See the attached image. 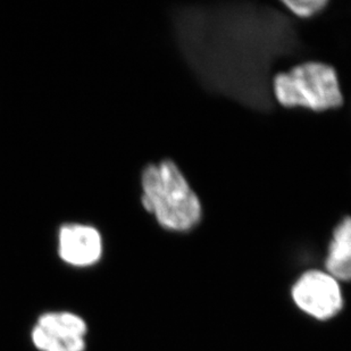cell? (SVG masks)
<instances>
[{
    "label": "cell",
    "instance_id": "cell-4",
    "mask_svg": "<svg viewBox=\"0 0 351 351\" xmlns=\"http://www.w3.org/2000/svg\"><path fill=\"white\" fill-rule=\"evenodd\" d=\"M291 298L298 309L317 321L335 318L345 305L340 282L319 269L299 276L292 285Z\"/></svg>",
    "mask_w": 351,
    "mask_h": 351
},
{
    "label": "cell",
    "instance_id": "cell-8",
    "mask_svg": "<svg viewBox=\"0 0 351 351\" xmlns=\"http://www.w3.org/2000/svg\"><path fill=\"white\" fill-rule=\"evenodd\" d=\"M282 5L300 19H309L319 13L328 6V0H283Z\"/></svg>",
    "mask_w": 351,
    "mask_h": 351
},
{
    "label": "cell",
    "instance_id": "cell-1",
    "mask_svg": "<svg viewBox=\"0 0 351 351\" xmlns=\"http://www.w3.org/2000/svg\"><path fill=\"white\" fill-rule=\"evenodd\" d=\"M181 19L184 53L210 88L259 110L272 106L269 69L295 45L288 17L252 3H226Z\"/></svg>",
    "mask_w": 351,
    "mask_h": 351
},
{
    "label": "cell",
    "instance_id": "cell-6",
    "mask_svg": "<svg viewBox=\"0 0 351 351\" xmlns=\"http://www.w3.org/2000/svg\"><path fill=\"white\" fill-rule=\"evenodd\" d=\"M103 238L95 226L66 223L57 234V252L67 265L84 269L99 262L103 256Z\"/></svg>",
    "mask_w": 351,
    "mask_h": 351
},
{
    "label": "cell",
    "instance_id": "cell-2",
    "mask_svg": "<svg viewBox=\"0 0 351 351\" xmlns=\"http://www.w3.org/2000/svg\"><path fill=\"white\" fill-rule=\"evenodd\" d=\"M141 189L143 208L162 229L189 232L202 222L200 198L172 159L147 165L141 173Z\"/></svg>",
    "mask_w": 351,
    "mask_h": 351
},
{
    "label": "cell",
    "instance_id": "cell-5",
    "mask_svg": "<svg viewBox=\"0 0 351 351\" xmlns=\"http://www.w3.org/2000/svg\"><path fill=\"white\" fill-rule=\"evenodd\" d=\"M88 325L71 312H47L38 318L31 340L39 351H84Z\"/></svg>",
    "mask_w": 351,
    "mask_h": 351
},
{
    "label": "cell",
    "instance_id": "cell-3",
    "mask_svg": "<svg viewBox=\"0 0 351 351\" xmlns=\"http://www.w3.org/2000/svg\"><path fill=\"white\" fill-rule=\"evenodd\" d=\"M275 100L285 108L325 112L342 106L343 95L335 67L322 62L295 65L272 77Z\"/></svg>",
    "mask_w": 351,
    "mask_h": 351
},
{
    "label": "cell",
    "instance_id": "cell-7",
    "mask_svg": "<svg viewBox=\"0 0 351 351\" xmlns=\"http://www.w3.org/2000/svg\"><path fill=\"white\" fill-rule=\"evenodd\" d=\"M325 272L339 282H351V216L342 219L333 230Z\"/></svg>",
    "mask_w": 351,
    "mask_h": 351
}]
</instances>
